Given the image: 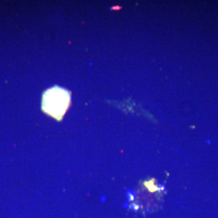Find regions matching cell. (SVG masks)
Wrapping results in <instances>:
<instances>
[{
    "instance_id": "6da1fadb",
    "label": "cell",
    "mask_w": 218,
    "mask_h": 218,
    "mask_svg": "<svg viewBox=\"0 0 218 218\" xmlns=\"http://www.w3.org/2000/svg\"><path fill=\"white\" fill-rule=\"evenodd\" d=\"M70 104V95L64 89L54 87L46 91L43 95L42 109L48 115L61 120Z\"/></svg>"
}]
</instances>
